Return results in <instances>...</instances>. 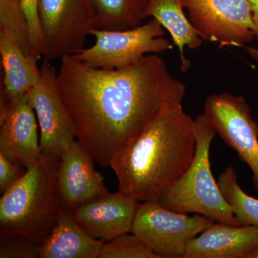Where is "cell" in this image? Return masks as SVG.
<instances>
[{
	"label": "cell",
	"instance_id": "cell-1",
	"mask_svg": "<svg viewBox=\"0 0 258 258\" xmlns=\"http://www.w3.org/2000/svg\"><path fill=\"white\" fill-rule=\"evenodd\" d=\"M57 82L76 138L102 166L139 135L163 108L182 103L186 86L158 54L128 67L87 66L72 55L60 59Z\"/></svg>",
	"mask_w": 258,
	"mask_h": 258
},
{
	"label": "cell",
	"instance_id": "cell-2",
	"mask_svg": "<svg viewBox=\"0 0 258 258\" xmlns=\"http://www.w3.org/2000/svg\"><path fill=\"white\" fill-rule=\"evenodd\" d=\"M196 123L182 103L169 105L113 157L118 191L156 201L189 168L196 151Z\"/></svg>",
	"mask_w": 258,
	"mask_h": 258
},
{
	"label": "cell",
	"instance_id": "cell-3",
	"mask_svg": "<svg viewBox=\"0 0 258 258\" xmlns=\"http://www.w3.org/2000/svg\"><path fill=\"white\" fill-rule=\"evenodd\" d=\"M60 157L42 155L0 200V234L24 236L40 245L50 233L61 205L57 185Z\"/></svg>",
	"mask_w": 258,
	"mask_h": 258
},
{
	"label": "cell",
	"instance_id": "cell-4",
	"mask_svg": "<svg viewBox=\"0 0 258 258\" xmlns=\"http://www.w3.org/2000/svg\"><path fill=\"white\" fill-rule=\"evenodd\" d=\"M195 123L197 142L193 161L156 202L173 211L197 214L215 222L240 226L212 174L210 147L216 131L204 113L196 117Z\"/></svg>",
	"mask_w": 258,
	"mask_h": 258
},
{
	"label": "cell",
	"instance_id": "cell-5",
	"mask_svg": "<svg viewBox=\"0 0 258 258\" xmlns=\"http://www.w3.org/2000/svg\"><path fill=\"white\" fill-rule=\"evenodd\" d=\"M94 44L72 55L87 66L106 70L124 69L149 54L171 50L173 45L164 37L165 30L155 19L124 30L94 28Z\"/></svg>",
	"mask_w": 258,
	"mask_h": 258
},
{
	"label": "cell",
	"instance_id": "cell-6",
	"mask_svg": "<svg viewBox=\"0 0 258 258\" xmlns=\"http://www.w3.org/2000/svg\"><path fill=\"white\" fill-rule=\"evenodd\" d=\"M212 219L173 211L156 201L139 204L132 233L161 258H183L188 244L215 223Z\"/></svg>",
	"mask_w": 258,
	"mask_h": 258
},
{
	"label": "cell",
	"instance_id": "cell-7",
	"mask_svg": "<svg viewBox=\"0 0 258 258\" xmlns=\"http://www.w3.org/2000/svg\"><path fill=\"white\" fill-rule=\"evenodd\" d=\"M38 14L43 59L50 62L83 50L86 37L96 28L92 0H38Z\"/></svg>",
	"mask_w": 258,
	"mask_h": 258
},
{
	"label": "cell",
	"instance_id": "cell-8",
	"mask_svg": "<svg viewBox=\"0 0 258 258\" xmlns=\"http://www.w3.org/2000/svg\"><path fill=\"white\" fill-rule=\"evenodd\" d=\"M190 23L203 40L243 47L254 40L248 0H183Z\"/></svg>",
	"mask_w": 258,
	"mask_h": 258
},
{
	"label": "cell",
	"instance_id": "cell-9",
	"mask_svg": "<svg viewBox=\"0 0 258 258\" xmlns=\"http://www.w3.org/2000/svg\"><path fill=\"white\" fill-rule=\"evenodd\" d=\"M204 111L217 135L249 166L258 192V123L248 103L227 91L214 93L207 98Z\"/></svg>",
	"mask_w": 258,
	"mask_h": 258
},
{
	"label": "cell",
	"instance_id": "cell-10",
	"mask_svg": "<svg viewBox=\"0 0 258 258\" xmlns=\"http://www.w3.org/2000/svg\"><path fill=\"white\" fill-rule=\"evenodd\" d=\"M28 95L40 128L42 155L60 157L77 138L74 121L59 88L57 71L50 61L44 60L40 66V79Z\"/></svg>",
	"mask_w": 258,
	"mask_h": 258
},
{
	"label": "cell",
	"instance_id": "cell-11",
	"mask_svg": "<svg viewBox=\"0 0 258 258\" xmlns=\"http://www.w3.org/2000/svg\"><path fill=\"white\" fill-rule=\"evenodd\" d=\"M36 115L28 92L0 101V153L25 167L42 156Z\"/></svg>",
	"mask_w": 258,
	"mask_h": 258
},
{
	"label": "cell",
	"instance_id": "cell-12",
	"mask_svg": "<svg viewBox=\"0 0 258 258\" xmlns=\"http://www.w3.org/2000/svg\"><path fill=\"white\" fill-rule=\"evenodd\" d=\"M93 160V156L78 140L60 154L57 185L64 208L74 210L108 192L103 176L95 170Z\"/></svg>",
	"mask_w": 258,
	"mask_h": 258
},
{
	"label": "cell",
	"instance_id": "cell-13",
	"mask_svg": "<svg viewBox=\"0 0 258 258\" xmlns=\"http://www.w3.org/2000/svg\"><path fill=\"white\" fill-rule=\"evenodd\" d=\"M139 202L118 191L101 195L72 210L88 235L103 242L132 233Z\"/></svg>",
	"mask_w": 258,
	"mask_h": 258
},
{
	"label": "cell",
	"instance_id": "cell-14",
	"mask_svg": "<svg viewBox=\"0 0 258 258\" xmlns=\"http://www.w3.org/2000/svg\"><path fill=\"white\" fill-rule=\"evenodd\" d=\"M258 248V226L215 222L188 244L183 258H247Z\"/></svg>",
	"mask_w": 258,
	"mask_h": 258
},
{
	"label": "cell",
	"instance_id": "cell-15",
	"mask_svg": "<svg viewBox=\"0 0 258 258\" xmlns=\"http://www.w3.org/2000/svg\"><path fill=\"white\" fill-rule=\"evenodd\" d=\"M104 242L88 235L72 210L62 206L50 233L38 247L39 257L98 258Z\"/></svg>",
	"mask_w": 258,
	"mask_h": 258
},
{
	"label": "cell",
	"instance_id": "cell-16",
	"mask_svg": "<svg viewBox=\"0 0 258 258\" xmlns=\"http://www.w3.org/2000/svg\"><path fill=\"white\" fill-rule=\"evenodd\" d=\"M0 55L3 69L1 96L13 101L30 91L40 76V57L27 55L8 32L0 30Z\"/></svg>",
	"mask_w": 258,
	"mask_h": 258
},
{
	"label": "cell",
	"instance_id": "cell-17",
	"mask_svg": "<svg viewBox=\"0 0 258 258\" xmlns=\"http://www.w3.org/2000/svg\"><path fill=\"white\" fill-rule=\"evenodd\" d=\"M144 17L155 19L169 32L179 50L181 71L189 69V60L184 56L185 47L196 50L203 45L204 40L190 23L183 0H148Z\"/></svg>",
	"mask_w": 258,
	"mask_h": 258
},
{
	"label": "cell",
	"instance_id": "cell-18",
	"mask_svg": "<svg viewBox=\"0 0 258 258\" xmlns=\"http://www.w3.org/2000/svg\"><path fill=\"white\" fill-rule=\"evenodd\" d=\"M96 13V28L124 30L142 25L148 0H92Z\"/></svg>",
	"mask_w": 258,
	"mask_h": 258
},
{
	"label": "cell",
	"instance_id": "cell-19",
	"mask_svg": "<svg viewBox=\"0 0 258 258\" xmlns=\"http://www.w3.org/2000/svg\"><path fill=\"white\" fill-rule=\"evenodd\" d=\"M222 195L240 225L258 226V199L249 196L237 181V174L227 166L217 179Z\"/></svg>",
	"mask_w": 258,
	"mask_h": 258
},
{
	"label": "cell",
	"instance_id": "cell-20",
	"mask_svg": "<svg viewBox=\"0 0 258 258\" xmlns=\"http://www.w3.org/2000/svg\"><path fill=\"white\" fill-rule=\"evenodd\" d=\"M0 30L8 32L27 55L33 54L28 22L20 0H0Z\"/></svg>",
	"mask_w": 258,
	"mask_h": 258
},
{
	"label": "cell",
	"instance_id": "cell-21",
	"mask_svg": "<svg viewBox=\"0 0 258 258\" xmlns=\"http://www.w3.org/2000/svg\"><path fill=\"white\" fill-rule=\"evenodd\" d=\"M99 258H161L138 236L132 233L118 236L103 243Z\"/></svg>",
	"mask_w": 258,
	"mask_h": 258
},
{
	"label": "cell",
	"instance_id": "cell-22",
	"mask_svg": "<svg viewBox=\"0 0 258 258\" xmlns=\"http://www.w3.org/2000/svg\"><path fill=\"white\" fill-rule=\"evenodd\" d=\"M0 257H39L38 245L24 236L1 234Z\"/></svg>",
	"mask_w": 258,
	"mask_h": 258
},
{
	"label": "cell",
	"instance_id": "cell-23",
	"mask_svg": "<svg viewBox=\"0 0 258 258\" xmlns=\"http://www.w3.org/2000/svg\"><path fill=\"white\" fill-rule=\"evenodd\" d=\"M28 20L32 53L43 58L45 48L38 14V0H20Z\"/></svg>",
	"mask_w": 258,
	"mask_h": 258
},
{
	"label": "cell",
	"instance_id": "cell-24",
	"mask_svg": "<svg viewBox=\"0 0 258 258\" xmlns=\"http://www.w3.org/2000/svg\"><path fill=\"white\" fill-rule=\"evenodd\" d=\"M23 164L11 160L0 153V191L4 194L24 175Z\"/></svg>",
	"mask_w": 258,
	"mask_h": 258
},
{
	"label": "cell",
	"instance_id": "cell-25",
	"mask_svg": "<svg viewBox=\"0 0 258 258\" xmlns=\"http://www.w3.org/2000/svg\"><path fill=\"white\" fill-rule=\"evenodd\" d=\"M254 23V40L258 43V0H248Z\"/></svg>",
	"mask_w": 258,
	"mask_h": 258
},
{
	"label": "cell",
	"instance_id": "cell-26",
	"mask_svg": "<svg viewBox=\"0 0 258 258\" xmlns=\"http://www.w3.org/2000/svg\"><path fill=\"white\" fill-rule=\"evenodd\" d=\"M244 48H245L246 50L248 51L249 55L252 57V58L254 59L258 62V50L257 49L253 48V47H249L247 46H244Z\"/></svg>",
	"mask_w": 258,
	"mask_h": 258
},
{
	"label": "cell",
	"instance_id": "cell-27",
	"mask_svg": "<svg viewBox=\"0 0 258 258\" xmlns=\"http://www.w3.org/2000/svg\"><path fill=\"white\" fill-rule=\"evenodd\" d=\"M247 258H258V248L254 249L252 252H250Z\"/></svg>",
	"mask_w": 258,
	"mask_h": 258
}]
</instances>
